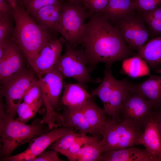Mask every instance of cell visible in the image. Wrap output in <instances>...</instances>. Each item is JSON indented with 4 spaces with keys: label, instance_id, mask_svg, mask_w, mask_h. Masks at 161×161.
<instances>
[{
    "label": "cell",
    "instance_id": "9a60e30c",
    "mask_svg": "<svg viewBox=\"0 0 161 161\" xmlns=\"http://www.w3.org/2000/svg\"><path fill=\"white\" fill-rule=\"evenodd\" d=\"M83 85L78 82L70 83L64 86L62 103L67 107L68 109H82L88 100L93 97Z\"/></svg>",
    "mask_w": 161,
    "mask_h": 161
},
{
    "label": "cell",
    "instance_id": "e0dca14e",
    "mask_svg": "<svg viewBox=\"0 0 161 161\" xmlns=\"http://www.w3.org/2000/svg\"><path fill=\"white\" fill-rule=\"evenodd\" d=\"M61 2L44 7L31 14L37 23L51 32H57V27L62 10Z\"/></svg>",
    "mask_w": 161,
    "mask_h": 161
},
{
    "label": "cell",
    "instance_id": "d6a6232c",
    "mask_svg": "<svg viewBox=\"0 0 161 161\" xmlns=\"http://www.w3.org/2000/svg\"><path fill=\"white\" fill-rule=\"evenodd\" d=\"M60 2V0H30L25 5L27 10L32 14L47 6Z\"/></svg>",
    "mask_w": 161,
    "mask_h": 161
},
{
    "label": "cell",
    "instance_id": "2e32d148",
    "mask_svg": "<svg viewBox=\"0 0 161 161\" xmlns=\"http://www.w3.org/2000/svg\"><path fill=\"white\" fill-rule=\"evenodd\" d=\"M99 161H154L145 149L130 147L103 152Z\"/></svg>",
    "mask_w": 161,
    "mask_h": 161
},
{
    "label": "cell",
    "instance_id": "ab89813d",
    "mask_svg": "<svg viewBox=\"0 0 161 161\" xmlns=\"http://www.w3.org/2000/svg\"><path fill=\"white\" fill-rule=\"evenodd\" d=\"M156 114L158 122V127L160 133L161 137V118H160L157 115L156 112Z\"/></svg>",
    "mask_w": 161,
    "mask_h": 161
},
{
    "label": "cell",
    "instance_id": "ffe728a7",
    "mask_svg": "<svg viewBox=\"0 0 161 161\" xmlns=\"http://www.w3.org/2000/svg\"><path fill=\"white\" fill-rule=\"evenodd\" d=\"M72 130V129L65 127L57 128L48 133L44 134L35 139L27 149L37 157L49 146Z\"/></svg>",
    "mask_w": 161,
    "mask_h": 161
},
{
    "label": "cell",
    "instance_id": "44dd1931",
    "mask_svg": "<svg viewBox=\"0 0 161 161\" xmlns=\"http://www.w3.org/2000/svg\"><path fill=\"white\" fill-rule=\"evenodd\" d=\"M136 55L143 59L152 69L161 66V35L145 44Z\"/></svg>",
    "mask_w": 161,
    "mask_h": 161
},
{
    "label": "cell",
    "instance_id": "f546056e",
    "mask_svg": "<svg viewBox=\"0 0 161 161\" xmlns=\"http://www.w3.org/2000/svg\"><path fill=\"white\" fill-rule=\"evenodd\" d=\"M43 99L42 91L38 80H35L29 88L25 95L23 102L32 104Z\"/></svg>",
    "mask_w": 161,
    "mask_h": 161
},
{
    "label": "cell",
    "instance_id": "52a82bcc",
    "mask_svg": "<svg viewBox=\"0 0 161 161\" xmlns=\"http://www.w3.org/2000/svg\"><path fill=\"white\" fill-rule=\"evenodd\" d=\"M36 79L32 72L23 68L2 82L1 95L5 99L6 112L14 117L18 107L32 83Z\"/></svg>",
    "mask_w": 161,
    "mask_h": 161
},
{
    "label": "cell",
    "instance_id": "d4e9b609",
    "mask_svg": "<svg viewBox=\"0 0 161 161\" xmlns=\"http://www.w3.org/2000/svg\"><path fill=\"white\" fill-rule=\"evenodd\" d=\"M104 149L97 138L85 144L74 157L72 161H97Z\"/></svg>",
    "mask_w": 161,
    "mask_h": 161
},
{
    "label": "cell",
    "instance_id": "7bdbcfd3",
    "mask_svg": "<svg viewBox=\"0 0 161 161\" xmlns=\"http://www.w3.org/2000/svg\"><path fill=\"white\" fill-rule=\"evenodd\" d=\"M30 0H20L22 3L24 5H25Z\"/></svg>",
    "mask_w": 161,
    "mask_h": 161
},
{
    "label": "cell",
    "instance_id": "f6af8a7d",
    "mask_svg": "<svg viewBox=\"0 0 161 161\" xmlns=\"http://www.w3.org/2000/svg\"><path fill=\"white\" fill-rule=\"evenodd\" d=\"M159 161H161V158L159 160Z\"/></svg>",
    "mask_w": 161,
    "mask_h": 161
},
{
    "label": "cell",
    "instance_id": "f1b7e54d",
    "mask_svg": "<svg viewBox=\"0 0 161 161\" xmlns=\"http://www.w3.org/2000/svg\"><path fill=\"white\" fill-rule=\"evenodd\" d=\"M82 134L75 132L72 130L52 144L50 148L62 154L69 149Z\"/></svg>",
    "mask_w": 161,
    "mask_h": 161
},
{
    "label": "cell",
    "instance_id": "7a4b0ae2",
    "mask_svg": "<svg viewBox=\"0 0 161 161\" xmlns=\"http://www.w3.org/2000/svg\"><path fill=\"white\" fill-rule=\"evenodd\" d=\"M22 6L13 9L15 27L11 39L17 45L29 64L42 48L54 39L51 32L39 25Z\"/></svg>",
    "mask_w": 161,
    "mask_h": 161
},
{
    "label": "cell",
    "instance_id": "9c48e42d",
    "mask_svg": "<svg viewBox=\"0 0 161 161\" xmlns=\"http://www.w3.org/2000/svg\"><path fill=\"white\" fill-rule=\"evenodd\" d=\"M153 103L140 95L129 92L124 98L120 111L123 120L143 129L153 114Z\"/></svg>",
    "mask_w": 161,
    "mask_h": 161
},
{
    "label": "cell",
    "instance_id": "8fae6325",
    "mask_svg": "<svg viewBox=\"0 0 161 161\" xmlns=\"http://www.w3.org/2000/svg\"><path fill=\"white\" fill-rule=\"evenodd\" d=\"M23 53L10 38L7 42L4 54L0 58V79L2 83L23 68Z\"/></svg>",
    "mask_w": 161,
    "mask_h": 161
},
{
    "label": "cell",
    "instance_id": "6da1fadb",
    "mask_svg": "<svg viewBox=\"0 0 161 161\" xmlns=\"http://www.w3.org/2000/svg\"><path fill=\"white\" fill-rule=\"evenodd\" d=\"M85 23L81 44L90 70L96 65L104 63L111 69L113 63L123 61L134 55L118 29L101 13L90 14Z\"/></svg>",
    "mask_w": 161,
    "mask_h": 161
},
{
    "label": "cell",
    "instance_id": "ee69618b",
    "mask_svg": "<svg viewBox=\"0 0 161 161\" xmlns=\"http://www.w3.org/2000/svg\"><path fill=\"white\" fill-rule=\"evenodd\" d=\"M91 0H83L82 1V2H83V4H85L87 3Z\"/></svg>",
    "mask_w": 161,
    "mask_h": 161
},
{
    "label": "cell",
    "instance_id": "b9f144b4",
    "mask_svg": "<svg viewBox=\"0 0 161 161\" xmlns=\"http://www.w3.org/2000/svg\"><path fill=\"white\" fill-rule=\"evenodd\" d=\"M156 114L158 116L161 118V107L158 110V111L156 112Z\"/></svg>",
    "mask_w": 161,
    "mask_h": 161
},
{
    "label": "cell",
    "instance_id": "7c38bea8",
    "mask_svg": "<svg viewBox=\"0 0 161 161\" xmlns=\"http://www.w3.org/2000/svg\"><path fill=\"white\" fill-rule=\"evenodd\" d=\"M138 145L144 146L154 161H159L161 158V137L156 112L145 124L144 131L137 141Z\"/></svg>",
    "mask_w": 161,
    "mask_h": 161
},
{
    "label": "cell",
    "instance_id": "3957f363",
    "mask_svg": "<svg viewBox=\"0 0 161 161\" xmlns=\"http://www.w3.org/2000/svg\"><path fill=\"white\" fill-rule=\"evenodd\" d=\"M41 121L27 125L15 120L4 110L0 101V155L2 158L9 157L19 146L44 134V129Z\"/></svg>",
    "mask_w": 161,
    "mask_h": 161
},
{
    "label": "cell",
    "instance_id": "8d00e7d4",
    "mask_svg": "<svg viewBox=\"0 0 161 161\" xmlns=\"http://www.w3.org/2000/svg\"><path fill=\"white\" fill-rule=\"evenodd\" d=\"M56 151L52 149L48 151H44L38 156L34 161H62L63 160L58 157Z\"/></svg>",
    "mask_w": 161,
    "mask_h": 161
},
{
    "label": "cell",
    "instance_id": "60d3db41",
    "mask_svg": "<svg viewBox=\"0 0 161 161\" xmlns=\"http://www.w3.org/2000/svg\"><path fill=\"white\" fill-rule=\"evenodd\" d=\"M71 3H80L81 2H82L83 0H68Z\"/></svg>",
    "mask_w": 161,
    "mask_h": 161
},
{
    "label": "cell",
    "instance_id": "7402d4cb",
    "mask_svg": "<svg viewBox=\"0 0 161 161\" xmlns=\"http://www.w3.org/2000/svg\"><path fill=\"white\" fill-rule=\"evenodd\" d=\"M82 110L89 124L95 134H100L102 128L107 120L103 109L99 107L92 98L88 100Z\"/></svg>",
    "mask_w": 161,
    "mask_h": 161
},
{
    "label": "cell",
    "instance_id": "603a6c76",
    "mask_svg": "<svg viewBox=\"0 0 161 161\" xmlns=\"http://www.w3.org/2000/svg\"><path fill=\"white\" fill-rule=\"evenodd\" d=\"M63 116L65 127L75 129L82 134L88 133L92 135L96 134L87 121L82 109H67Z\"/></svg>",
    "mask_w": 161,
    "mask_h": 161
},
{
    "label": "cell",
    "instance_id": "4316f807",
    "mask_svg": "<svg viewBox=\"0 0 161 161\" xmlns=\"http://www.w3.org/2000/svg\"><path fill=\"white\" fill-rule=\"evenodd\" d=\"M149 32L155 36L161 35V6L153 10L141 12Z\"/></svg>",
    "mask_w": 161,
    "mask_h": 161
},
{
    "label": "cell",
    "instance_id": "4dcf8cb0",
    "mask_svg": "<svg viewBox=\"0 0 161 161\" xmlns=\"http://www.w3.org/2000/svg\"><path fill=\"white\" fill-rule=\"evenodd\" d=\"M97 138L94 136L90 137L86 135V134H82L81 136L74 142L69 149L62 154L66 156L70 161H72L74 157L85 144Z\"/></svg>",
    "mask_w": 161,
    "mask_h": 161
},
{
    "label": "cell",
    "instance_id": "d6986e66",
    "mask_svg": "<svg viewBox=\"0 0 161 161\" xmlns=\"http://www.w3.org/2000/svg\"><path fill=\"white\" fill-rule=\"evenodd\" d=\"M134 0H109L101 13L113 25L126 16L134 12Z\"/></svg>",
    "mask_w": 161,
    "mask_h": 161
},
{
    "label": "cell",
    "instance_id": "8992f818",
    "mask_svg": "<svg viewBox=\"0 0 161 161\" xmlns=\"http://www.w3.org/2000/svg\"><path fill=\"white\" fill-rule=\"evenodd\" d=\"M87 64L84 50L72 48L67 44L65 52L59 57L54 68L63 77L72 78L83 85L89 82H99L100 79L95 80L91 77Z\"/></svg>",
    "mask_w": 161,
    "mask_h": 161
},
{
    "label": "cell",
    "instance_id": "cb8c5ba5",
    "mask_svg": "<svg viewBox=\"0 0 161 161\" xmlns=\"http://www.w3.org/2000/svg\"><path fill=\"white\" fill-rule=\"evenodd\" d=\"M116 80L112 75L111 69H106L104 71V77L100 84L93 90L91 93L93 96H97L101 100L103 105V109L105 113L108 109L111 93Z\"/></svg>",
    "mask_w": 161,
    "mask_h": 161
},
{
    "label": "cell",
    "instance_id": "1f68e13d",
    "mask_svg": "<svg viewBox=\"0 0 161 161\" xmlns=\"http://www.w3.org/2000/svg\"><path fill=\"white\" fill-rule=\"evenodd\" d=\"M10 14L0 16V43L6 41L11 38L13 28Z\"/></svg>",
    "mask_w": 161,
    "mask_h": 161
},
{
    "label": "cell",
    "instance_id": "e575fe53",
    "mask_svg": "<svg viewBox=\"0 0 161 161\" xmlns=\"http://www.w3.org/2000/svg\"><path fill=\"white\" fill-rule=\"evenodd\" d=\"M109 0H91L84 4L89 10V14L101 13L107 5Z\"/></svg>",
    "mask_w": 161,
    "mask_h": 161
},
{
    "label": "cell",
    "instance_id": "f35d334b",
    "mask_svg": "<svg viewBox=\"0 0 161 161\" xmlns=\"http://www.w3.org/2000/svg\"><path fill=\"white\" fill-rule=\"evenodd\" d=\"M7 1L12 8L13 9L15 8L18 4L17 0H4Z\"/></svg>",
    "mask_w": 161,
    "mask_h": 161
},
{
    "label": "cell",
    "instance_id": "30bf717a",
    "mask_svg": "<svg viewBox=\"0 0 161 161\" xmlns=\"http://www.w3.org/2000/svg\"><path fill=\"white\" fill-rule=\"evenodd\" d=\"M62 48L61 41L54 38L48 42L29 63L39 78L54 68Z\"/></svg>",
    "mask_w": 161,
    "mask_h": 161
},
{
    "label": "cell",
    "instance_id": "d590c367",
    "mask_svg": "<svg viewBox=\"0 0 161 161\" xmlns=\"http://www.w3.org/2000/svg\"><path fill=\"white\" fill-rule=\"evenodd\" d=\"M37 157L32 154L27 149L22 153L18 154L3 157L1 160L7 161H34Z\"/></svg>",
    "mask_w": 161,
    "mask_h": 161
},
{
    "label": "cell",
    "instance_id": "836d02e7",
    "mask_svg": "<svg viewBox=\"0 0 161 161\" xmlns=\"http://www.w3.org/2000/svg\"><path fill=\"white\" fill-rule=\"evenodd\" d=\"M135 8L140 12L153 10L161 6V0H134Z\"/></svg>",
    "mask_w": 161,
    "mask_h": 161
},
{
    "label": "cell",
    "instance_id": "4fadbf2b",
    "mask_svg": "<svg viewBox=\"0 0 161 161\" xmlns=\"http://www.w3.org/2000/svg\"><path fill=\"white\" fill-rule=\"evenodd\" d=\"M63 77L61 73L54 68L39 78L43 101H47L54 109L58 104L63 86Z\"/></svg>",
    "mask_w": 161,
    "mask_h": 161
},
{
    "label": "cell",
    "instance_id": "484cf974",
    "mask_svg": "<svg viewBox=\"0 0 161 161\" xmlns=\"http://www.w3.org/2000/svg\"><path fill=\"white\" fill-rule=\"evenodd\" d=\"M146 63L141 58L136 55L123 61V69L132 78L148 75L149 74V70Z\"/></svg>",
    "mask_w": 161,
    "mask_h": 161
},
{
    "label": "cell",
    "instance_id": "5b68a950",
    "mask_svg": "<svg viewBox=\"0 0 161 161\" xmlns=\"http://www.w3.org/2000/svg\"><path fill=\"white\" fill-rule=\"evenodd\" d=\"M87 10L80 3L69 2L63 5L57 31L72 48L81 43L85 21L90 16Z\"/></svg>",
    "mask_w": 161,
    "mask_h": 161
},
{
    "label": "cell",
    "instance_id": "74e56055",
    "mask_svg": "<svg viewBox=\"0 0 161 161\" xmlns=\"http://www.w3.org/2000/svg\"><path fill=\"white\" fill-rule=\"evenodd\" d=\"M13 8L4 0H0V16L6 14L12 15Z\"/></svg>",
    "mask_w": 161,
    "mask_h": 161
},
{
    "label": "cell",
    "instance_id": "277c9868",
    "mask_svg": "<svg viewBox=\"0 0 161 161\" xmlns=\"http://www.w3.org/2000/svg\"><path fill=\"white\" fill-rule=\"evenodd\" d=\"M117 120L108 119L100 131L103 138L100 142L104 152L136 145L143 132L142 129L127 121L118 123Z\"/></svg>",
    "mask_w": 161,
    "mask_h": 161
},
{
    "label": "cell",
    "instance_id": "83f0119b",
    "mask_svg": "<svg viewBox=\"0 0 161 161\" xmlns=\"http://www.w3.org/2000/svg\"><path fill=\"white\" fill-rule=\"evenodd\" d=\"M43 102L42 99L32 104H28L24 102L21 103L17 109L18 115L17 120L26 123L34 116Z\"/></svg>",
    "mask_w": 161,
    "mask_h": 161
},
{
    "label": "cell",
    "instance_id": "ac0fdd59",
    "mask_svg": "<svg viewBox=\"0 0 161 161\" xmlns=\"http://www.w3.org/2000/svg\"><path fill=\"white\" fill-rule=\"evenodd\" d=\"M130 83L126 79L116 80L106 113L114 120H117L119 116L123 102L129 92Z\"/></svg>",
    "mask_w": 161,
    "mask_h": 161
},
{
    "label": "cell",
    "instance_id": "5bb4252c",
    "mask_svg": "<svg viewBox=\"0 0 161 161\" xmlns=\"http://www.w3.org/2000/svg\"><path fill=\"white\" fill-rule=\"evenodd\" d=\"M129 92L140 95L151 102L153 109L161 107V75H151L139 83H130Z\"/></svg>",
    "mask_w": 161,
    "mask_h": 161
},
{
    "label": "cell",
    "instance_id": "ba28073f",
    "mask_svg": "<svg viewBox=\"0 0 161 161\" xmlns=\"http://www.w3.org/2000/svg\"><path fill=\"white\" fill-rule=\"evenodd\" d=\"M131 50L139 51L149 35L147 27L140 15L134 12L126 16L114 24Z\"/></svg>",
    "mask_w": 161,
    "mask_h": 161
}]
</instances>
